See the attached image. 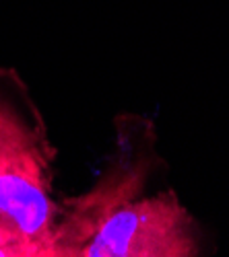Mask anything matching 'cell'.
Returning a JSON list of instances; mask_svg holds the SVG:
<instances>
[{"label": "cell", "instance_id": "cell-4", "mask_svg": "<svg viewBox=\"0 0 229 257\" xmlns=\"http://www.w3.org/2000/svg\"><path fill=\"white\" fill-rule=\"evenodd\" d=\"M37 245L0 220V257H35Z\"/></svg>", "mask_w": 229, "mask_h": 257}, {"label": "cell", "instance_id": "cell-3", "mask_svg": "<svg viewBox=\"0 0 229 257\" xmlns=\"http://www.w3.org/2000/svg\"><path fill=\"white\" fill-rule=\"evenodd\" d=\"M37 144H44L39 134L9 101L0 99V159L9 153Z\"/></svg>", "mask_w": 229, "mask_h": 257}, {"label": "cell", "instance_id": "cell-1", "mask_svg": "<svg viewBox=\"0 0 229 257\" xmlns=\"http://www.w3.org/2000/svg\"><path fill=\"white\" fill-rule=\"evenodd\" d=\"M132 181L114 177L74 202L54 228L56 257H190L192 220L174 194L134 200Z\"/></svg>", "mask_w": 229, "mask_h": 257}, {"label": "cell", "instance_id": "cell-2", "mask_svg": "<svg viewBox=\"0 0 229 257\" xmlns=\"http://www.w3.org/2000/svg\"><path fill=\"white\" fill-rule=\"evenodd\" d=\"M54 214L44 144L21 148L0 159V220L41 245L48 257H56Z\"/></svg>", "mask_w": 229, "mask_h": 257}]
</instances>
